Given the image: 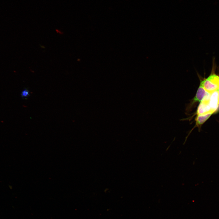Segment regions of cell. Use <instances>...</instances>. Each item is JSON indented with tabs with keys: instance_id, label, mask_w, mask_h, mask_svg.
I'll return each mask as SVG.
<instances>
[{
	"instance_id": "7a4b0ae2",
	"label": "cell",
	"mask_w": 219,
	"mask_h": 219,
	"mask_svg": "<svg viewBox=\"0 0 219 219\" xmlns=\"http://www.w3.org/2000/svg\"><path fill=\"white\" fill-rule=\"evenodd\" d=\"M210 95V94L206 91L200 83L195 97L186 107V112L187 113L190 111L196 103L200 102L204 99H209Z\"/></svg>"
},
{
	"instance_id": "3957f363",
	"label": "cell",
	"mask_w": 219,
	"mask_h": 219,
	"mask_svg": "<svg viewBox=\"0 0 219 219\" xmlns=\"http://www.w3.org/2000/svg\"><path fill=\"white\" fill-rule=\"evenodd\" d=\"M209 99H204L200 102L196 112L197 115L214 113L209 105Z\"/></svg>"
},
{
	"instance_id": "52a82bcc",
	"label": "cell",
	"mask_w": 219,
	"mask_h": 219,
	"mask_svg": "<svg viewBox=\"0 0 219 219\" xmlns=\"http://www.w3.org/2000/svg\"><path fill=\"white\" fill-rule=\"evenodd\" d=\"M217 91H218V92L219 95V86H218V89H217Z\"/></svg>"
},
{
	"instance_id": "5b68a950",
	"label": "cell",
	"mask_w": 219,
	"mask_h": 219,
	"mask_svg": "<svg viewBox=\"0 0 219 219\" xmlns=\"http://www.w3.org/2000/svg\"><path fill=\"white\" fill-rule=\"evenodd\" d=\"M212 114V113H209L197 115L195 120L196 125L198 127L201 126L209 118Z\"/></svg>"
},
{
	"instance_id": "8992f818",
	"label": "cell",
	"mask_w": 219,
	"mask_h": 219,
	"mask_svg": "<svg viewBox=\"0 0 219 219\" xmlns=\"http://www.w3.org/2000/svg\"><path fill=\"white\" fill-rule=\"evenodd\" d=\"M30 95L29 91L26 89H24L21 93V97L23 98H26Z\"/></svg>"
},
{
	"instance_id": "277c9868",
	"label": "cell",
	"mask_w": 219,
	"mask_h": 219,
	"mask_svg": "<svg viewBox=\"0 0 219 219\" xmlns=\"http://www.w3.org/2000/svg\"><path fill=\"white\" fill-rule=\"evenodd\" d=\"M209 104L212 111L216 112L219 106V95L217 90L210 94Z\"/></svg>"
},
{
	"instance_id": "6da1fadb",
	"label": "cell",
	"mask_w": 219,
	"mask_h": 219,
	"mask_svg": "<svg viewBox=\"0 0 219 219\" xmlns=\"http://www.w3.org/2000/svg\"><path fill=\"white\" fill-rule=\"evenodd\" d=\"M200 83L210 94L217 90L219 86V76L212 71L207 78L200 80Z\"/></svg>"
}]
</instances>
